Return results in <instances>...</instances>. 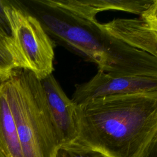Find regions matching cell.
I'll return each instance as SVG.
<instances>
[{
    "label": "cell",
    "mask_w": 157,
    "mask_h": 157,
    "mask_svg": "<svg viewBox=\"0 0 157 157\" xmlns=\"http://www.w3.org/2000/svg\"><path fill=\"white\" fill-rule=\"evenodd\" d=\"M76 106L75 141L111 157H142L157 138V91L108 96Z\"/></svg>",
    "instance_id": "cell-1"
},
{
    "label": "cell",
    "mask_w": 157,
    "mask_h": 157,
    "mask_svg": "<svg viewBox=\"0 0 157 157\" xmlns=\"http://www.w3.org/2000/svg\"><path fill=\"white\" fill-rule=\"evenodd\" d=\"M32 2L43 8L38 19L48 35L95 63L98 71L157 76V58L114 37L97 20L83 18L41 0Z\"/></svg>",
    "instance_id": "cell-2"
},
{
    "label": "cell",
    "mask_w": 157,
    "mask_h": 157,
    "mask_svg": "<svg viewBox=\"0 0 157 157\" xmlns=\"http://www.w3.org/2000/svg\"><path fill=\"white\" fill-rule=\"evenodd\" d=\"M23 157H55L59 147L40 80L15 69L3 83Z\"/></svg>",
    "instance_id": "cell-3"
},
{
    "label": "cell",
    "mask_w": 157,
    "mask_h": 157,
    "mask_svg": "<svg viewBox=\"0 0 157 157\" xmlns=\"http://www.w3.org/2000/svg\"><path fill=\"white\" fill-rule=\"evenodd\" d=\"M4 12L9 29L6 42L15 69L32 72L42 80L52 74L54 44L37 17L5 1Z\"/></svg>",
    "instance_id": "cell-4"
},
{
    "label": "cell",
    "mask_w": 157,
    "mask_h": 157,
    "mask_svg": "<svg viewBox=\"0 0 157 157\" xmlns=\"http://www.w3.org/2000/svg\"><path fill=\"white\" fill-rule=\"evenodd\" d=\"M151 91H157L156 75H119L98 71L90 80L75 85L71 99L80 105L108 96Z\"/></svg>",
    "instance_id": "cell-5"
},
{
    "label": "cell",
    "mask_w": 157,
    "mask_h": 157,
    "mask_svg": "<svg viewBox=\"0 0 157 157\" xmlns=\"http://www.w3.org/2000/svg\"><path fill=\"white\" fill-rule=\"evenodd\" d=\"M40 82L59 147L75 141L78 137L76 105L52 74Z\"/></svg>",
    "instance_id": "cell-6"
},
{
    "label": "cell",
    "mask_w": 157,
    "mask_h": 157,
    "mask_svg": "<svg viewBox=\"0 0 157 157\" xmlns=\"http://www.w3.org/2000/svg\"><path fill=\"white\" fill-rule=\"evenodd\" d=\"M44 3L67 10L83 18L95 20L98 13L118 10L139 16L153 0H41Z\"/></svg>",
    "instance_id": "cell-7"
},
{
    "label": "cell",
    "mask_w": 157,
    "mask_h": 157,
    "mask_svg": "<svg viewBox=\"0 0 157 157\" xmlns=\"http://www.w3.org/2000/svg\"><path fill=\"white\" fill-rule=\"evenodd\" d=\"M110 34L128 45L157 58V33L139 17L102 23Z\"/></svg>",
    "instance_id": "cell-8"
},
{
    "label": "cell",
    "mask_w": 157,
    "mask_h": 157,
    "mask_svg": "<svg viewBox=\"0 0 157 157\" xmlns=\"http://www.w3.org/2000/svg\"><path fill=\"white\" fill-rule=\"evenodd\" d=\"M0 156L23 157L16 125L4 84L0 89Z\"/></svg>",
    "instance_id": "cell-9"
},
{
    "label": "cell",
    "mask_w": 157,
    "mask_h": 157,
    "mask_svg": "<svg viewBox=\"0 0 157 157\" xmlns=\"http://www.w3.org/2000/svg\"><path fill=\"white\" fill-rule=\"evenodd\" d=\"M55 157H111L105 153L74 141L58 147Z\"/></svg>",
    "instance_id": "cell-10"
},
{
    "label": "cell",
    "mask_w": 157,
    "mask_h": 157,
    "mask_svg": "<svg viewBox=\"0 0 157 157\" xmlns=\"http://www.w3.org/2000/svg\"><path fill=\"white\" fill-rule=\"evenodd\" d=\"M8 36L0 34V77L4 82L11 76L15 69L13 58L7 46Z\"/></svg>",
    "instance_id": "cell-11"
},
{
    "label": "cell",
    "mask_w": 157,
    "mask_h": 157,
    "mask_svg": "<svg viewBox=\"0 0 157 157\" xmlns=\"http://www.w3.org/2000/svg\"><path fill=\"white\" fill-rule=\"evenodd\" d=\"M140 17L157 33V0H153L151 4Z\"/></svg>",
    "instance_id": "cell-12"
},
{
    "label": "cell",
    "mask_w": 157,
    "mask_h": 157,
    "mask_svg": "<svg viewBox=\"0 0 157 157\" xmlns=\"http://www.w3.org/2000/svg\"><path fill=\"white\" fill-rule=\"evenodd\" d=\"M5 1L0 0V34L4 36L9 35V29L4 12Z\"/></svg>",
    "instance_id": "cell-13"
},
{
    "label": "cell",
    "mask_w": 157,
    "mask_h": 157,
    "mask_svg": "<svg viewBox=\"0 0 157 157\" xmlns=\"http://www.w3.org/2000/svg\"><path fill=\"white\" fill-rule=\"evenodd\" d=\"M142 157H157V138L149 146Z\"/></svg>",
    "instance_id": "cell-14"
},
{
    "label": "cell",
    "mask_w": 157,
    "mask_h": 157,
    "mask_svg": "<svg viewBox=\"0 0 157 157\" xmlns=\"http://www.w3.org/2000/svg\"><path fill=\"white\" fill-rule=\"evenodd\" d=\"M3 82H4V81H3V80L1 79V78L0 77V89H1V88L2 87V86Z\"/></svg>",
    "instance_id": "cell-15"
},
{
    "label": "cell",
    "mask_w": 157,
    "mask_h": 157,
    "mask_svg": "<svg viewBox=\"0 0 157 157\" xmlns=\"http://www.w3.org/2000/svg\"><path fill=\"white\" fill-rule=\"evenodd\" d=\"M0 157H1V156H0Z\"/></svg>",
    "instance_id": "cell-16"
}]
</instances>
